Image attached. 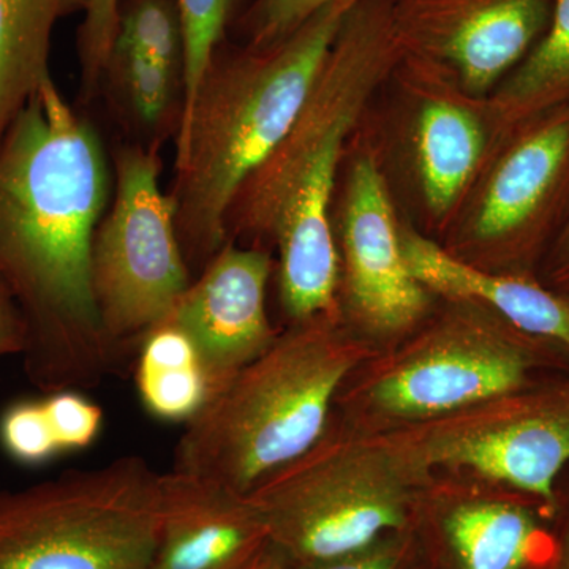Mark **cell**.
<instances>
[{
  "instance_id": "cell-1",
  "label": "cell",
  "mask_w": 569,
  "mask_h": 569,
  "mask_svg": "<svg viewBox=\"0 0 569 569\" xmlns=\"http://www.w3.org/2000/svg\"><path fill=\"white\" fill-rule=\"evenodd\" d=\"M108 189L102 142L50 78L0 140V282L28 329L26 376L44 395L97 387L121 365L92 288Z\"/></svg>"
},
{
  "instance_id": "cell-2",
  "label": "cell",
  "mask_w": 569,
  "mask_h": 569,
  "mask_svg": "<svg viewBox=\"0 0 569 569\" xmlns=\"http://www.w3.org/2000/svg\"><path fill=\"white\" fill-rule=\"evenodd\" d=\"M403 58L391 0H358L328 52L305 107L279 146L239 190L228 241L279 249L280 301L291 323L339 313L331 206L347 144L381 84Z\"/></svg>"
},
{
  "instance_id": "cell-3",
  "label": "cell",
  "mask_w": 569,
  "mask_h": 569,
  "mask_svg": "<svg viewBox=\"0 0 569 569\" xmlns=\"http://www.w3.org/2000/svg\"><path fill=\"white\" fill-rule=\"evenodd\" d=\"M358 0H335L269 47L213 52L176 132V228L201 269L228 242V213L247 179L293 126Z\"/></svg>"
},
{
  "instance_id": "cell-4",
  "label": "cell",
  "mask_w": 569,
  "mask_h": 569,
  "mask_svg": "<svg viewBox=\"0 0 569 569\" xmlns=\"http://www.w3.org/2000/svg\"><path fill=\"white\" fill-rule=\"evenodd\" d=\"M365 356L339 313L291 325L186 422L171 470L249 493L320 440L340 385Z\"/></svg>"
},
{
  "instance_id": "cell-5",
  "label": "cell",
  "mask_w": 569,
  "mask_h": 569,
  "mask_svg": "<svg viewBox=\"0 0 569 569\" xmlns=\"http://www.w3.org/2000/svg\"><path fill=\"white\" fill-rule=\"evenodd\" d=\"M160 478L130 455L0 489V569H151Z\"/></svg>"
},
{
  "instance_id": "cell-6",
  "label": "cell",
  "mask_w": 569,
  "mask_h": 569,
  "mask_svg": "<svg viewBox=\"0 0 569 569\" xmlns=\"http://www.w3.org/2000/svg\"><path fill=\"white\" fill-rule=\"evenodd\" d=\"M411 468L391 441L329 436L249 493L268 541L295 565L336 559L407 531Z\"/></svg>"
},
{
  "instance_id": "cell-7",
  "label": "cell",
  "mask_w": 569,
  "mask_h": 569,
  "mask_svg": "<svg viewBox=\"0 0 569 569\" xmlns=\"http://www.w3.org/2000/svg\"><path fill=\"white\" fill-rule=\"evenodd\" d=\"M568 219L569 103L498 138L445 249L489 271L533 276Z\"/></svg>"
},
{
  "instance_id": "cell-8",
  "label": "cell",
  "mask_w": 569,
  "mask_h": 569,
  "mask_svg": "<svg viewBox=\"0 0 569 569\" xmlns=\"http://www.w3.org/2000/svg\"><path fill=\"white\" fill-rule=\"evenodd\" d=\"M190 282L176 203L160 189L157 144L119 149L114 201L93 236L92 288L104 336L121 361L140 348Z\"/></svg>"
},
{
  "instance_id": "cell-9",
  "label": "cell",
  "mask_w": 569,
  "mask_h": 569,
  "mask_svg": "<svg viewBox=\"0 0 569 569\" xmlns=\"http://www.w3.org/2000/svg\"><path fill=\"white\" fill-rule=\"evenodd\" d=\"M452 305L373 373L367 397L380 413L429 421L530 387L552 346L481 307Z\"/></svg>"
},
{
  "instance_id": "cell-10",
  "label": "cell",
  "mask_w": 569,
  "mask_h": 569,
  "mask_svg": "<svg viewBox=\"0 0 569 569\" xmlns=\"http://www.w3.org/2000/svg\"><path fill=\"white\" fill-rule=\"evenodd\" d=\"M389 441L411 470L470 468L553 508L569 463V380L421 421Z\"/></svg>"
},
{
  "instance_id": "cell-11",
  "label": "cell",
  "mask_w": 569,
  "mask_h": 569,
  "mask_svg": "<svg viewBox=\"0 0 569 569\" xmlns=\"http://www.w3.org/2000/svg\"><path fill=\"white\" fill-rule=\"evenodd\" d=\"M339 231L343 298L356 323L373 336L418 325L429 309V291L408 268L402 224L372 142H359L348 162Z\"/></svg>"
},
{
  "instance_id": "cell-12",
  "label": "cell",
  "mask_w": 569,
  "mask_h": 569,
  "mask_svg": "<svg viewBox=\"0 0 569 569\" xmlns=\"http://www.w3.org/2000/svg\"><path fill=\"white\" fill-rule=\"evenodd\" d=\"M553 0H391L403 54L488 97L548 28Z\"/></svg>"
},
{
  "instance_id": "cell-13",
  "label": "cell",
  "mask_w": 569,
  "mask_h": 569,
  "mask_svg": "<svg viewBox=\"0 0 569 569\" xmlns=\"http://www.w3.org/2000/svg\"><path fill=\"white\" fill-rule=\"evenodd\" d=\"M392 80L413 100L411 151L426 216L448 230L500 138L488 100L411 56L403 54Z\"/></svg>"
},
{
  "instance_id": "cell-14",
  "label": "cell",
  "mask_w": 569,
  "mask_h": 569,
  "mask_svg": "<svg viewBox=\"0 0 569 569\" xmlns=\"http://www.w3.org/2000/svg\"><path fill=\"white\" fill-rule=\"evenodd\" d=\"M271 271L268 250L227 242L160 321L174 326L193 343L209 397L274 342L277 335L266 312Z\"/></svg>"
},
{
  "instance_id": "cell-15",
  "label": "cell",
  "mask_w": 569,
  "mask_h": 569,
  "mask_svg": "<svg viewBox=\"0 0 569 569\" xmlns=\"http://www.w3.org/2000/svg\"><path fill=\"white\" fill-rule=\"evenodd\" d=\"M268 541L247 493L170 470L160 478V530L151 569H223Z\"/></svg>"
},
{
  "instance_id": "cell-16",
  "label": "cell",
  "mask_w": 569,
  "mask_h": 569,
  "mask_svg": "<svg viewBox=\"0 0 569 569\" xmlns=\"http://www.w3.org/2000/svg\"><path fill=\"white\" fill-rule=\"evenodd\" d=\"M403 254L411 274L429 293L489 310L523 335L569 355V298L533 276L479 268L432 239L402 227Z\"/></svg>"
},
{
  "instance_id": "cell-17",
  "label": "cell",
  "mask_w": 569,
  "mask_h": 569,
  "mask_svg": "<svg viewBox=\"0 0 569 569\" xmlns=\"http://www.w3.org/2000/svg\"><path fill=\"white\" fill-rule=\"evenodd\" d=\"M451 569H549L557 541L537 516L507 500H467L440 519Z\"/></svg>"
},
{
  "instance_id": "cell-18",
  "label": "cell",
  "mask_w": 569,
  "mask_h": 569,
  "mask_svg": "<svg viewBox=\"0 0 569 569\" xmlns=\"http://www.w3.org/2000/svg\"><path fill=\"white\" fill-rule=\"evenodd\" d=\"M88 0H0V140L50 80L52 32Z\"/></svg>"
},
{
  "instance_id": "cell-19",
  "label": "cell",
  "mask_w": 569,
  "mask_h": 569,
  "mask_svg": "<svg viewBox=\"0 0 569 569\" xmlns=\"http://www.w3.org/2000/svg\"><path fill=\"white\" fill-rule=\"evenodd\" d=\"M486 100L498 137L569 103V0H553L541 39Z\"/></svg>"
},
{
  "instance_id": "cell-20",
  "label": "cell",
  "mask_w": 569,
  "mask_h": 569,
  "mask_svg": "<svg viewBox=\"0 0 569 569\" xmlns=\"http://www.w3.org/2000/svg\"><path fill=\"white\" fill-rule=\"evenodd\" d=\"M138 391L152 417L186 425L209 397L208 378L189 337L159 323L142 340Z\"/></svg>"
},
{
  "instance_id": "cell-21",
  "label": "cell",
  "mask_w": 569,
  "mask_h": 569,
  "mask_svg": "<svg viewBox=\"0 0 569 569\" xmlns=\"http://www.w3.org/2000/svg\"><path fill=\"white\" fill-rule=\"evenodd\" d=\"M104 77L118 86L130 114L144 129H160L174 114L182 73L173 67L137 48L114 43Z\"/></svg>"
},
{
  "instance_id": "cell-22",
  "label": "cell",
  "mask_w": 569,
  "mask_h": 569,
  "mask_svg": "<svg viewBox=\"0 0 569 569\" xmlns=\"http://www.w3.org/2000/svg\"><path fill=\"white\" fill-rule=\"evenodd\" d=\"M114 43L137 48L183 74L186 36L179 0H121Z\"/></svg>"
},
{
  "instance_id": "cell-23",
  "label": "cell",
  "mask_w": 569,
  "mask_h": 569,
  "mask_svg": "<svg viewBox=\"0 0 569 569\" xmlns=\"http://www.w3.org/2000/svg\"><path fill=\"white\" fill-rule=\"evenodd\" d=\"M238 3L239 0H179L186 36L181 119L192 107L213 52L238 20Z\"/></svg>"
},
{
  "instance_id": "cell-24",
  "label": "cell",
  "mask_w": 569,
  "mask_h": 569,
  "mask_svg": "<svg viewBox=\"0 0 569 569\" xmlns=\"http://www.w3.org/2000/svg\"><path fill=\"white\" fill-rule=\"evenodd\" d=\"M0 447L22 466H40L61 452L41 399L6 408L0 417Z\"/></svg>"
},
{
  "instance_id": "cell-25",
  "label": "cell",
  "mask_w": 569,
  "mask_h": 569,
  "mask_svg": "<svg viewBox=\"0 0 569 569\" xmlns=\"http://www.w3.org/2000/svg\"><path fill=\"white\" fill-rule=\"evenodd\" d=\"M335 0H252L238 20L242 44L263 48L283 40Z\"/></svg>"
},
{
  "instance_id": "cell-26",
  "label": "cell",
  "mask_w": 569,
  "mask_h": 569,
  "mask_svg": "<svg viewBox=\"0 0 569 569\" xmlns=\"http://www.w3.org/2000/svg\"><path fill=\"white\" fill-rule=\"evenodd\" d=\"M121 0H88L84 20L78 32L82 92L91 97L107 73L108 61L118 29Z\"/></svg>"
},
{
  "instance_id": "cell-27",
  "label": "cell",
  "mask_w": 569,
  "mask_h": 569,
  "mask_svg": "<svg viewBox=\"0 0 569 569\" xmlns=\"http://www.w3.org/2000/svg\"><path fill=\"white\" fill-rule=\"evenodd\" d=\"M41 402L61 452L91 447L99 437L103 425L102 408L78 391L51 392Z\"/></svg>"
},
{
  "instance_id": "cell-28",
  "label": "cell",
  "mask_w": 569,
  "mask_h": 569,
  "mask_svg": "<svg viewBox=\"0 0 569 569\" xmlns=\"http://www.w3.org/2000/svg\"><path fill=\"white\" fill-rule=\"evenodd\" d=\"M410 550L407 531L387 535L365 549L313 563L295 565V569H402Z\"/></svg>"
},
{
  "instance_id": "cell-29",
  "label": "cell",
  "mask_w": 569,
  "mask_h": 569,
  "mask_svg": "<svg viewBox=\"0 0 569 569\" xmlns=\"http://www.w3.org/2000/svg\"><path fill=\"white\" fill-rule=\"evenodd\" d=\"M28 346V329L20 307L0 282V358L22 356Z\"/></svg>"
},
{
  "instance_id": "cell-30",
  "label": "cell",
  "mask_w": 569,
  "mask_h": 569,
  "mask_svg": "<svg viewBox=\"0 0 569 569\" xmlns=\"http://www.w3.org/2000/svg\"><path fill=\"white\" fill-rule=\"evenodd\" d=\"M542 264L545 276L548 277V287L569 298V219L550 247Z\"/></svg>"
},
{
  "instance_id": "cell-31",
  "label": "cell",
  "mask_w": 569,
  "mask_h": 569,
  "mask_svg": "<svg viewBox=\"0 0 569 569\" xmlns=\"http://www.w3.org/2000/svg\"><path fill=\"white\" fill-rule=\"evenodd\" d=\"M223 569H295V563L271 541H266L244 559Z\"/></svg>"
},
{
  "instance_id": "cell-32",
  "label": "cell",
  "mask_w": 569,
  "mask_h": 569,
  "mask_svg": "<svg viewBox=\"0 0 569 569\" xmlns=\"http://www.w3.org/2000/svg\"><path fill=\"white\" fill-rule=\"evenodd\" d=\"M549 569H569V515L563 531L557 539L556 556H553Z\"/></svg>"
}]
</instances>
